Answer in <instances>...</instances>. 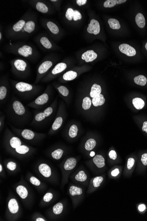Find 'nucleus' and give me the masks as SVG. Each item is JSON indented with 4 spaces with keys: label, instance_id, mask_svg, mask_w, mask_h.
I'll list each match as a JSON object with an SVG mask.
<instances>
[{
    "label": "nucleus",
    "instance_id": "nucleus-30",
    "mask_svg": "<svg viewBox=\"0 0 147 221\" xmlns=\"http://www.w3.org/2000/svg\"><path fill=\"white\" fill-rule=\"evenodd\" d=\"M87 179V176L86 174L83 170H80L79 171L78 174H76L74 176V179L77 182H85Z\"/></svg>",
    "mask_w": 147,
    "mask_h": 221
},
{
    "label": "nucleus",
    "instance_id": "nucleus-53",
    "mask_svg": "<svg viewBox=\"0 0 147 221\" xmlns=\"http://www.w3.org/2000/svg\"><path fill=\"white\" fill-rule=\"evenodd\" d=\"M34 221H46V219H44V218L41 216H37L35 219H34Z\"/></svg>",
    "mask_w": 147,
    "mask_h": 221
},
{
    "label": "nucleus",
    "instance_id": "nucleus-50",
    "mask_svg": "<svg viewBox=\"0 0 147 221\" xmlns=\"http://www.w3.org/2000/svg\"><path fill=\"white\" fill-rule=\"evenodd\" d=\"M141 161L144 166H147V153H145L142 155Z\"/></svg>",
    "mask_w": 147,
    "mask_h": 221
},
{
    "label": "nucleus",
    "instance_id": "nucleus-38",
    "mask_svg": "<svg viewBox=\"0 0 147 221\" xmlns=\"http://www.w3.org/2000/svg\"><path fill=\"white\" fill-rule=\"evenodd\" d=\"M29 147L25 145H22L15 150L17 153L20 154H25L29 152Z\"/></svg>",
    "mask_w": 147,
    "mask_h": 221
},
{
    "label": "nucleus",
    "instance_id": "nucleus-20",
    "mask_svg": "<svg viewBox=\"0 0 147 221\" xmlns=\"http://www.w3.org/2000/svg\"><path fill=\"white\" fill-rule=\"evenodd\" d=\"M105 102V99L104 98L103 95L101 94L96 97L93 98L92 100V103L93 105L96 107L103 105Z\"/></svg>",
    "mask_w": 147,
    "mask_h": 221
},
{
    "label": "nucleus",
    "instance_id": "nucleus-23",
    "mask_svg": "<svg viewBox=\"0 0 147 221\" xmlns=\"http://www.w3.org/2000/svg\"><path fill=\"white\" fill-rule=\"evenodd\" d=\"M69 192L71 196L73 197L81 196L83 193L82 189L81 188L77 187V186H74V185L70 187L69 189Z\"/></svg>",
    "mask_w": 147,
    "mask_h": 221
},
{
    "label": "nucleus",
    "instance_id": "nucleus-32",
    "mask_svg": "<svg viewBox=\"0 0 147 221\" xmlns=\"http://www.w3.org/2000/svg\"><path fill=\"white\" fill-rule=\"evenodd\" d=\"M108 23L111 29L118 30L121 27L119 21L115 19H110L108 20Z\"/></svg>",
    "mask_w": 147,
    "mask_h": 221
},
{
    "label": "nucleus",
    "instance_id": "nucleus-19",
    "mask_svg": "<svg viewBox=\"0 0 147 221\" xmlns=\"http://www.w3.org/2000/svg\"><path fill=\"white\" fill-rule=\"evenodd\" d=\"M93 162L97 167L102 168L105 166V159L102 155H96L93 159Z\"/></svg>",
    "mask_w": 147,
    "mask_h": 221
},
{
    "label": "nucleus",
    "instance_id": "nucleus-26",
    "mask_svg": "<svg viewBox=\"0 0 147 221\" xmlns=\"http://www.w3.org/2000/svg\"><path fill=\"white\" fill-rule=\"evenodd\" d=\"M21 135L23 138L27 140H32L35 136L34 133L29 129L23 130L21 132Z\"/></svg>",
    "mask_w": 147,
    "mask_h": 221
},
{
    "label": "nucleus",
    "instance_id": "nucleus-28",
    "mask_svg": "<svg viewBox=\"0 0 147 221\" xmlns=\"http://www.w3.org/2000/svg\"><path fill=\"white\" fill-rule=\"evenodd\" d=\"M63 210L64 205L61 202H59L56 204L53 207V209H52L53 214L56 215H58L61 214L62 213Z\"/></svg>",
    "mask_w": 147,
    "mask_h": 221
},
{
    "label": "nucleus",
    "instance_id": "nucleus-11",
    "mask_svg": "<svg viewBox=\"0 0 147 221\" xmlns=\"http://www.w3.org/2000/svg\"><path fill=\"white\" fill-rule=\"evenodd\" d=\"M53 65V62L49 60H47L42 62L38 68V73L39 75H42L46 73Z\"/></svg>",
    "mask_w": 147,
    "mask_h": 221
},
{
    "label": "nucleus",
    "instance_id": "nucleus-52",
    "mask_svg": "<svg viewBox=\"0 0 147 221\" xmlns=\"http://www.w3.org/2000/svg\"><path fill=\"white\" fill-rule=\"evenodd\" d=\"M87 1L86 0H77L76 1V3L79 6H82L86 3Z\"/></svg>",
    "mask_w": 147,
    "mask_h": 221
},
{
    "label": "nucleus",
    "instance_id": "nucleus-5",
    "mask_svg": "<svg viewBox=\"0 0 147 221\" xmlns=\"http://www.w3.org/2000/svg\"><path fill=\"white\" fill-rule=\"evenodd\" d=\"M101 30L100 24L96 19H92L88 24L87 31L90 34L97 35L100 33Z\"/></svg>",
    "mask_w": 147,
    "mask_h": 221
},
{
    "label": "nucleus",
    "instance_id": "nucleus-6",
    "mask_svg": "<svg viewBox=\"0 0 147 221\" xmlns=\"http://www.w3.org/2000/svg\"><path fill=\"white\" fill-rule=\"evenodd\" d=\"M34 1L35 2H32L33 3L32 4H33L35 9L39 12L43 14H46L49 13L50 11V8L49 6L44 2L40 1Z\"/></svg>",
    "mask_w": 147,
    "mask_h": 221
},
{
    "label": "nucleus",
    "instance_id": "nucleus-13",
    "mask_svg": "<svg viewBox=\"0 0 147 221\" xmlns=\"http://www.w3.org/2000/svg\"><path fill=\"white\" fill-rule=\"evenodd\" d=\"M16 89L20 92H25L32 90L33 87L29 83L23 82L17 83L15 86Z\"/></svg>",
    "mask_w": 147,
    "mask_h": 221
},
{
    "label": "nucleus",
    "instance_id": "nucleus-43",
    "mask_svg": "<svg viewBox=\"0 0 147 221\" xmlns=\"http://www.w3.org/2000/svg\"><path fill=\"white\" fill-rule=\"evenodd\" d=\"M116 4V0H107L104 3L103 6L105 8H111Z\"/></svg>",
    "mask_w": 147,
    "mask_h": 221
},
{
    "label": "nucleus",
    "instance_id": "nucleus-3",
    "mask_svg": "<svg viewBox=\"0 0 147 221\" xmlns=\"http://www.w3.org/2000/svg\"><path fill=\"white\" fill-rule=\"evenodd\" d=\"M7 208L10 216H17L19 212V206L17 200L15 198H11L8 202Z\"/></svg>",
    "mask_w": 147,
    "mask_h": 221
},
{
    "label": "nucleus",
    "instance_id": "nucleus-24",
    "mask_svg": "<svg viewBox=\"0 0 147 221\" xmlns=\"http://www.w3.org/2000/svg\"><path fill=\"white\" fill-rule=\"evenodd\" d=\"M135 21L139 27L144 28L146 25V19L143 14L141 13H138L135 18Z\"/></svg>",
    "mask_w": 147,
    "mask_h": 221
},
{
    "label": "nucleus",
    "instance_id": "nucleus-42",
    "mask_svg": "<svg viewBox=\"0 0 147 221\" xmlns=\"http://www.w3.org/2000/svg\"><path fill=\"white\" fill-rule=\"evenodd\" d=\"M7 89L4 86H1L0 88V100H3L6 96Z\"/></svg>",
    "mask_w": 147,
    "mask_h": 221
},
{
    "label": "nucleus",
    "instance_id": "nucleus-8",
    "mask_svg": "<svg viewBox=\"0 0 147 221\" xmlns=\"http://www.w3.org/2000/svg\"><path fill=\"white\" fill-rule=\"evenodd\" d=\"M41 174L46 178H49L52 176V169L46 163L40 164L38 167Z\"/></svg>",
    "mask_w": 147,
    "mask_h": 221
},
{
    "label": "nucleus",
    "instance_id": "nucleus-41",
    "mask_svg": "<svg viewBox=\"0 0 147 221\" xmlns=\"http://www.w3.org/2000/svg\"><path fill=\"white\" fill-rule=\"evenodd\" d=\"M30 182L34 186L39 187L41 185V182L38 178L34 176H31L29 178Z\"/></svg>",
    "mask_w": 147,
    "mask_h": 221
},
{
    "label": "nucleus",
    "instance_id": "nucleus-33",
    "mask_svg": "<svg viewBox=\"0 0 147 221\" xmlns=\"http://www.w3.org/2000/svg\"><path fill=\"white\" fill-rule=\"evenodd\" d=\"M147 78L143 75H140L134 78V81L135 83L140 86H144L146 84Z\"/></svg>",
    "mask_w": 147,
    "mask_h": 221
},
{
    "label": "nucleus",
    "instance_id": "nucleus-35",
    "mask_svg": "<svg viewBox=\"0 0 147 221\" xmlns=\"http://www.w3.org/2000/svg\"><path fill=\"white\" fill-rule=\"evenodd\" d=\"M63 123V118L62 117H59L56 118L54 122L52 125V129L54 131L58 130L61 126Z\"/></svg>",
    "mask_w": 147,
    "mask_h": 221
},
{
    "label": "nucleus",
    "instance_id": "nucleus-7",
    "mask_svg": "<svg viewBox=\"0 0 147 221\" xmlns=\"http://www.w3.org/2000/svg\"><path fill=\"white\" fill-rule=\"evenodd\" d=\"M119 49L122 53L129 57L134 56L136 55V51L134 48L127 44H122L119 47Z\"/></svg>",
    "mask_w": 147,
    "mask_h": 221
},
{
    "label": "nucleus",
    "instance_id": "nucleus-39",
    "mask_svg": "<svg viewBox=\"0 0 147 221\" xmlns=\"http://www.w3.org/2000/svg\"><path fill=\"white\" fill-rule=\"evenodd\" d=\"M78 128L75 125H72L71 126L69 131V136L71 138H75L78 134Z\"/></svg>",
    "mask_w": 147,
    "mask_h": 221
},
{
    "label": "nucleus",
    "instance_id": "nucleus-22",
    "mask_svg": "<svg viewBox=\"0 0 147 221\" xmlns=\"http://www.w3.org/2000/svg\"><path fill=\"white\" fill-rule=\"evenodd\" d=\"M49 97L48 94L47 93H44L38 97L35 100V103L38 105H42L45 104L47 103L49 100Z\"/></svg>",
    "mask_w": 147,
    "mask_h": 221
},
{
    "label": "nucleus",
    "instance_id": "nucleus-55",
    "mask_svg": "<svg viewBox=\"0 0 147 221\" xmlns=\"http://www.w3.org/2000/svg\"><path fill=\"white\" fill-rule=\"evenodd\" d=\"M146 209V206L144 204H141L138 207V210H139L140 212H144Z\"/></svg>",
    "mask_w": 147,
    "mask_h": 221
},
{
    "label": "nucleus",
    "instance_id": "nucleus-17",
    "mask_svg": "<svg viewBox=\"0 0 147 221\" xmlns=\"http://www.w3.org/2000/svg\"><path fill=\"white\" fill-rule=\"evenodd\" d=\"M67 67V65L64 62H60L57 64L52 70L51 73L53 75H56L64 71Z\"/></svg>",
    "mask_w": 147,
    "mask_h": 221
},
{
    "label": "nucleus",
    "instance_id": "nucleus-15",
    "mask_svg": "<svg viewBox=\"0 0 147 221\" xmlns=\"http://www.w3.org/2000/svg\"><path fill=\"white\" fill-rule=\"evenodd\" d=\"M16 192L22 199H26L29 195V192L25 186L22 184L18 185L16 189Z\"/></svg>",
    "mask_w": 147,
    "mask_h": 221
},
{
    "label": "nucleus",
    "instance_id": "nucleus-59",
    "mask_svg": "<svg viewBox=\"0 0 147 221\" xmlns=\"http://www.w3.org/2000/svg\"><path fill=\"white\" fill-rule=\"evenodd\" d=\"M3 170V167L2 166L1 164H0V172L1 173L2 172Z\"/></svg>",
    "mask_w": 147,
    "mask_h": 221
},
{
    "label": "nucleus",
    "instance_id": "nucleus-61",
    "mask_svg": "<svg viewBox=\"0 0 147 221\" xmlns=\"http://www.w3.org/2000/svg\"><path fill=\"white\" fill-rule=\"evenodd\" d=\"M145 47H146V50H147V42L146 44V46H145Z\"/></svg>",
    "mask_w": 147,
    "mask_h": 221
},
{
    "label": "nucleus",
    "instance_id": "nucleus-51",
    "mask_svg": "<svg viewBox=\"0 0 147 221\" xmlns=\"http://www.w3.org/2000/svg\"><path fill=\"white\" fill-rule=\"evenodd\" d=\"M119 173H120V171H119V169L116 168L112 171L111 172V175L112 176L116 177L119 174Z\"/></svg>",
    "mask_w": 147,
    "mask_h": 221
},
{
    "label": "nucleus",
    "instance_id": "nucleus-31",
    "mask_svg": "<svg viewBox=\"0 0 147 221\" xmlns=\"http://www.w3.org/2000/svg\"><path fill=\"white\" fill-rule=\"evenodd\" d=\"M103 180V178L101 176L96 177H94L90 182V184L92 185L93 188H97L101 185V184Z\"/></svg>",
    "mask_w": 147,
    "mask_h": 221
},
{
    "label": "nucleus",
    "instance_id": "nucleus-14",
    "mask_svg": "<svg viewBox=\"0 0 147 221\" xmlns=\"http://www.w3.org/2000/svg\"><path fill=\"white\" fill-rule=\"evenodd\" d=\"M46 27L51 34L54 36L59 34L60 30L59 27L52 21H47L46 23Z\"/></svg>",
    "mask_w": 147,
    "mask_h": 221
},
{
    "label": "nucleus",
    "instance_id": "nucleus-12",
    "mask_svg": "<svg viewBox=\"0 0 147 221\" xmlns=\"http://www.w3.org/2000/svg\"><path fill=\"white\" fill-rule=\"evenodd\" d=\"M97 57V55L93 50H88L84 52L81 55V59L85 60L86 62H89L94 61Z\"/></svg>",
    "mask_w": 147,
    "mask_h": 221
},
{
    "label": "nucleus",
    "instance_id": "nucleus-58",
    "mask_svg": "<svg viewBox=\"0 0 147 221\" xmlns=\"http://www.w3.org/2000/svg\"><path fill=\"white\" fill-rule=\"evenodd\" d=\"M95 152L94 151H92L91 152V153H90V155L91 156V157H93V156H94L95 155Z\"/></svg>",
    "mask_w": 147,
    "mask_h": 221
},
{
    "label": "nucleus",
    "instance_id": "nucleus-25",
    "mask_svg": "<svg viewBox=\"0 0 147 221\" xmlns=\"http://www.w3.org/2000/svg\"><path fill=\"white\" fill-rule=\"evenodd\" d=\"M133 104L137 110H141L145 106V102L140 98H135L133 100Z\"/></svg>",
    "mask_w": 147,
    "mask_h": 221
},
{
    "label": "nucleus",
    "instance_id": "nucleus-10",
    "mask_svg": "<svg viewBox=\"0 0 147 221\" xmlns=\"http://www.w3.org/2000/svg\"><path fill=\"white\" fill-rule=\"evenodd\" d=\"M12 66L18 71L23 72L26 70L27 65L24 60L17 59L13 61Z\"/></svg>",
    "mask_w": 147,
    "mask_h": 221
},
{
    "label": "nucleus",
    "instance_id": "nucleus-46",
    "mask_svg": "<svg viewBox=\"0 0 147 221\" xmlns=\"http://www.w3.org/2000/svg\"><path fill=\"white\" fill-rule=\"evenodd\" d=\"M135 163V160L133 158H130L128 159L127 161V169L129 170L131 169L133 167V166Z\"/></svg>",
    "mask_w": 147,
    "mask_h": 221
},
{
    "label": "nucleus",
    "instance_id": "nucleus-37",
    "mask_svg": "<svg viewBox=\"0 0 147 221\" xmlns=\"http://www.w3.org/2000/svg\"><path fill=\"white\" fill-rule=\"evenodd\" d=\"M92 101L91 99L88 97H86L84 98L82 102V106L84 110H87L91 107Z\"/></svg>",
    "mask_w": 147,
    "mask_h": 221
},
{
    "label": "nucleus",
    "instance_id": "nucleus-27",
    "mask_svg": "<svg viewBox=\"0 0 147 221\" xmlns=\"http://www.w3.org/2000/svg\"><path fill=\"white\" fill-rule=\"evenodd\" d=\"M9 144L11 147L15 150L22 145L20 139L17 137H12L10 140Z\"/></svg>",
    "mask_w": 147,
    "mask_h": 221
},
{
    "label": "nucleus",
    "instance_id": "nucleus-2",
    "mask_svg": "<svg viewBox=\"0 0 147 221\" xmlns=\"http://www.w3.org/2000/svg\"><path fill=\"white\" fill-rule=\"evenodd\" d=\"M11 53L19 55L24 57H31L35 55V50L31 46L27 44L13 45L7 47Z\"/></svg>",
    "mask_w": 147,
    "mask_h": 221
},
{
    "label": "nucleus",
    "instance_id": "nucleus-56",
    "mask_svg": "<svg viewBox=\"0 0 147 221\" xmlns=\"http://www.w3.org/2000/svg\"><path fill=\"white\" fill-rule=\"evenodd\" d=\"M142 130L143 131H145L146 133H147V121H145L143 123Z\"/></svg>",
    "mask_w": 147,
    "mask_h": 221
},
{
    "label": "nucleus",
    "instance_id": "nucleus-49",
    "mask_svg": "<svg viewBox=\"0 0 147 221\" xmlns=\"http://www.w3.org/2000/svg\"><path fill=\"white\" fill-rule=\"evenodd\" d=\"M53 109H52V108H51V107H48V108H47L46 109V110H45V111H44V114H45V116H46V117H49V116H50V115H51V114H52V113H53Z\"/></svg>",
    "mask_w": 147,
    "mask_h": 221
},
{
    "label": "nucleus",
    "instance_id": "nucleus-54",
    "mask_svg": "<svg viewBox=\"0 0 147 221\" xmlns=\"http://www.w3.org/2000/svg\"><path fill=\"white\" fill-rule=\"evenodd\" d=\"M50 1L53 3L54 4H56V8L59 9V1H57V0H51V1ZM56 5L55 6H56Z\"/></svg>",
    "mask_w": 147,
    "mask_h": 221
},
{
    "label": "nucleus",
    "instance_id": "nucleus-45",
    "mask_svg": "<svg viewBox=\"0 0 147 221\" xmlns=\"http://www.w3.org/2000/svg\"><path fill=\"white\" fill-rule=\"evenodd\" d=\"M17 165L15 162L13 161H9L7 164V168L10 171H14L16 169Z\"/></svg>",
    "mask_w": 147,
    "mask_h": 221
},
{
    "label": "nucleus",
    "instance_id": "nucleus-4",
    "mask_svg": "<svg viewBox=\"0 0 147 221\" xmlns=\"http://www.w3.org/2000/svg\"><path fill=\"white\" fill-rule=\"evenodd\" d=\"M65 17L66 19L69 21L73 20L76 21L80 20L82 18V16L80 12L77 10H74L72 8H68L65 13Z\"/></svg>",
    "mask_w": 147,
    "mask_h": 221
},
{
    "label": "nucleus",
    "instance_id": "nucleus-21",
    "mask_svg": "<svg viewBox=\"0 0 147 221\" xmlns=\"http://www.w3.org/2000/svg\"><path fill=\"white\" fill-rule=\"evenodd\" d=\"M101 86L96 83H95L91 88V91L90 93V96L94 98L101 94Z\"/></svg>",
    "mask_w": 147,
    "mask_h": 221
},
{
    "label": "nucleus",
    "instance_id": "nucleus-1",
    "mask_svg": "<svg viewBox=\"0 0 147 221\" xmlns=\"http://www.w3.org/2000/svg\"><path fill=\"white\" fill-rule=\"evenodd\" d=\"M37 26L35 15L28 12L6 32V36L9 39H21L27 38L34 32Z\"/></svg>",
    "mask_w": 147,
    "mask_h": 221
},
{
    "label": "nucleus",
    "instance_id": "nucleus-60",
    "mask_svg": "<svg viewBox=\"0 0 147 221\" xmlns=\"http://www.w3.org/2000/svg\"><path fill=\"white\" fill-rule=\"evenodd\" d=\"M2 33L1 32H0V40L1 41L2 40Z\"/></svg>",
    "mask_w": 147,
    "mask_h": 221
},
{
    "label": "nucleus",
    "instance_id": "nucleus-34",
    "mask_svg": "<svg viewBox=\"0 0 147 221\" xmlns=\"http://www.w3.org/2000/svg\"><path fill=\"white\" fill-rule=\"evenodd\" d=\"M96 142L93 139H89L87 141L85 144V148L87 151H90L93 150L96 146Z\"/></svg>",
    "mask_w": 147,
    "mask_h": 221
},
{
    "label": "nucleus",
    "instance_id": "nucleus-18",
    "mask_svg": "<svg viewBox=\"0 0 147 221\" xmlns=\"http://www.w3.org/2000/svg\"><path fill=\"white\" fill-rule=\"evenodd\" d=\"M39 42L41 45L46 49L49 50L53 49V43L46 36H41L40 38Z\"/></svg>",
    "mask_w": 147,
    "mask_h": 221
},
{
    "label": "nucleus",
    "instance_id": "nucleus-57",
    "mask_svg": "<svg viewBox=\"0 0 147 221\" xmlns=\"http://www.w3.org/2000/svg\"><path fill=\"white\" fill-rule=\"evenodd\" d=\"M126 1V0H116V4H121L125 2Z\"/></svg>",
    "mask_w": 147,
    "mask_h": 221
},
{
    "label": "nucleus",
    "instance_id": "nucleus-40",
    "mask_svg": "<svg viewBox=\"0 0 147 221\" xmlns=\"http://www.w3.org/2000/svg\"><path fill=\"white\" fill-rule=\"evenodd\" d=\"M59 93L63 96L66 97L69 95V90L66 87L64 86H60L57 88Z\"/></svg>",
    "mask_w": 147,
    "mask_h": 221
},
{
    "label": "nucleus",
    "instance_id": "nucleus-9",
    "mask_svg": "<svg viewBox=\"0 0 147 221\" xmlns=\"http://www.w3.org/2000/svg\"><path fill=\"white\" fill-rule=\"evenodd\" d=\"M77 165V160L74 158H70L67 159L64 165L63 169L64 174L72 170Z\"/></svg>",
    "mask_w": 147,
    "mask_h": 221
},
{
    "label": "nucleus",
    "instance_id": "nucleus-29",
    "mask_svg": "<svg viewBox=\"0 0 147 221\" xmlns=\"http://www.w3.org/2000/svg\"><path fill=\"white\" fill-rule=\"evenodd\" d=\"M77 75L78 74L76 72L69 71L63 75V79L66 81L72 80L77 77Z\"/></svg>",
    "mask_w": 147,
    "mask_h": 221
},
{
    "label": "nucleus",
    "instance_id": "nucleus-48",
    "mask_svg": "<svg viewBox=\"0 0 147 221\" xmlns=\"http://www.w3.org/2000/svg\"><path fill=\"white\" fill-rule=\"evenodd\" d=\"M109 156L110 158L111 159L114 160L116 159L117 157L116 153V152L114 150H111L109 152Z\"/></svg>",
    "mask_w": 147,
    "mask_h": 221
},
{
    "label": "nucleus",
    "instance_id": "nucleus-47",
    "mask_svg": "<svg viewBox=\"0 0 147 221\" xmlns=\"http://www.w3.org/2000/svg\"><path fill=\"white\" fill-rule=\"evenodd\" d=\"M46 117L44 113H40L35 116V119L37 121H41L45 119Z\"/></svg>",
    "mask_w": 147,
    "mask_h": 221
},
{
    "label": "nucleus",
    "instance_id": "nucleus-16",
    "mask_svg": "<svg viewBox=\"0 0 147 221\" xmlns=\"http://www.w3.org/2000/svg\"><path fill=\"white\" fill-rule=\"evenodd\" d=\"M13 108L16 114L19 115H22L25 113V110L24 107L20 102L16 101L13 103Z\"/></svg>",
    "mask_w": 147,
    "mask_h": 221
},
{
    "label": "nucleus",
    "instance_id": "nucleus-36",
    "mask_svg": "<svg viewBox=\"0 0 147 221\" xmlns=\"http://www.w3.org/2000/svg\"><path fill=\"white\" fill-rule=\"evenodd\" d=\"M64 151L61 149H58L55 150L51 154L52 157L56 160H59L62 157Z\"/></svg>",
    "mask_w": 147,
    "mask_h": 221
},
{
    "label": "nucleus",
    "instance_id": "nucleus-44",
    "mask_svg": "<svg viewBox=\"0 0 147 221\" xmlns=\"http://www.w3.org/2000/svg\"><path fill=\"white\" fill-rule=\"evenodd\" d=\"M53 197H54V195H53V193H51V192H47L44 195V197H43V201L45 203H49L52 200Z\"/></svg>",
    "mask_w": 147,
    "mask_h": 221
}]
</instances>
